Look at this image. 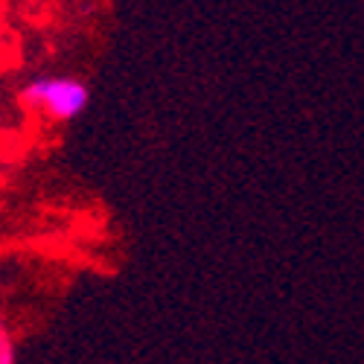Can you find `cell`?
Here are the masks:
<instances>
[{"mask_svg":"<svg viewBox=\"0 0 364 364\" xmlns=\"http://www.w3.org/2000/svg\"><path fill=\"white\" fill-rule=\"evenodd\" d=\"M21 102L29 111H38L47 119H55V123H70L87 108L90 90L85 82L70 76H44L21 87Z\"/></svg>","mask_w":364,"mask_h":364,"instance_id":"1","label":"cell"},{"mask_svg":"<svg viewBox=\"0 0 364 364\" xmlns=\"http://www.w3.org/2000/svg\"><path fill=\"white\" fill-rule=\"evenodd\" d=\"M15 336H12V329L6 323H0V364H12L18 358L15 353Z\"/></svg>","mask_w":364,"mask_h":364,"instance_id":"2","label":"cell"}]
</instances>
